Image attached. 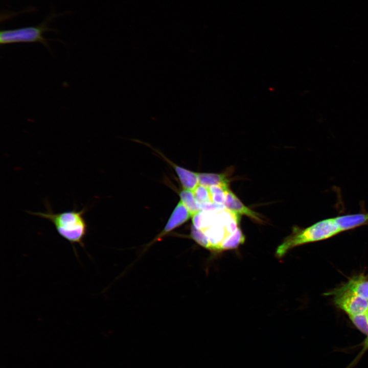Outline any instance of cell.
Returning <instances> with one entry per match:
<instances>
[{
	"mask_svg": "<svg viewBox=\"0 0 368 368\" xmlns=\"http://www.w3.org/2000/svg\"><path fill=\"white\" fill-rule=\"evenodd\" d=\"M180 201L187 208L192 216L200 211L192 191L183 189L180 193Z\"/></svg>",
	"mask_w": 368,
	"mask_h": 368,
	"instance_id": "12",
	"label": "cell"
},
{
	"mask_svg": "<svg viewBox=\"0 0 368 368\" xmlns=\"http://www.w3.org/2000/svg\"><path fill=\"white\" fill-rule=\"evenodd\" d=\"M209 188L212 202L224 204L226 200L227 191L229 189V186L215 185L211 186Z\"/></svg>",
	"mask_w": 368,
	"mask_h": 368,
	"instance_id": "13",
	"label": "cell"
},
{
	"mask_svg": "<svg viewBox=\"0 0 368 368\" xmlns=\"http://www.w3.org/2000/svg\"><path fill=\"white\" fill-rule=\"evenodd\" d=\"M240 220L239 214L226 208L213 211L202 230L192 225L191 235L197 243L210 250L235 249L243 244L245 239L239 226Z\"/></svg>",
	"mask_w": 368,
	"mask_h": 368,
	"instance_id": "1",
	"label": "cell"
},
{
	"mask_svg": "<svg viewBox=\"0 0 368 368\" xmlns=\"http://www.w3.org/2000/svg\"><path fill=\"white\" fill-rule=\"evenodd\" d=\"M191 216H192L188 210L180 201L171 214L163 231L157 236V238L159 239L163 236L181 225L186 222Z\"/></svg>",
	"mask_w": 368,
	"mask_h": 368,
	"instance_id": "7",
	"label": "cell"
},
{
	"mask_svg": "<svg viewBox=\"0 0 368 368\" xmlns=\"http://www.w3.org/2000/svg\"><path fill=\"white\" fill-rule=\"evenodd\" d=\"M340 233L335 217L320 220L305 228L294 226L290 235L277 248L275 255L281 258L294 247L326 240Z\"/></svg>",
	"mask_w": 368,
	"mask_h": 368,
	"instance_id": "3",
	"label": "cell"
},
{
	"mask_svg": "<svg viewBox=\"0 0 368 368\" xmlns=\"http://www.w3.org/2000/svg\"><path fill=\"white\" fill-rule=\"evenodd\" d=\"M193 192L198 204L212 202L210 191L208 187L198 185Z\"/></svg>",
	"mask_w": 368,
	"mask_h": 368,
	"instance_id": "14",
	"label": "cell"
},
{
	"mask_svg": "<svg viewBox=\"0 0 368 368\" xmlns=\"http://www.w3.org/2000/svg\"><path fill=\"white\" fill-rule=\"evenodd\" d=\"M335 219L341 233L368 224V212L339 216Z\"/></svg>",
	"mask_w": 368,
	"mask_h": 368,
	"instance_id": "8",
	"label": "cell"
},
{
	"mask_svg": "<svg viewBox=\"0 0 368 368\" xmlns=\"http://www.w3.org/2000/svg\"><path fill=\"white\" fill-rule=\"evenodd\" d=\"M58 15L52 13L43 22L36 26L2 30L0 32V43L3 45L18 43L39 42L52 53L49 41L57 40L46 38L43 34L47 32H58L57 30L49 27L50 22Z\"/></svg>",
	"mask_w": 368,
	"mask_h": 368,
	"instance_id": "4",
	"label": "cell"
},
{
	"mask_svg": "<svg viewBox=\"0 0 368 368\" xmlns=\"http://www.w3.org/2000/svg\"><path fill=\"white\" fill-rule=\"evenodd\" d=\"M198 185L206 187L221 185L229 186V180L225 173H198Z\"/></svg>",
	"mask_w": 368,
	"mask_h": 368,
	"instance_id": "11",
	"label": "cell"
},
{
	"mask_svg": "<svg viewBox=\"0 0 368 368\" xmlns=\"http://www.w3.org/2000/svg\"><path fill=\"white\" fill-rule=\"evenodd\" d=\"M334 295L336 305L349 316L365 313L368 310V301L354 293L338 289Z\"/></svg>",
	"mask_w": 368,
	"mask_h": 368,
	"instance_id": "5",
	"label": "cell"
},
{
	"mask_svg": "<svg viewBox=\"0 0 368 368\" xmlns=\"http://www.w3.org/2000/svg\"><path fill=\"white\" fill-rule=\"evenodd\" d=\"M339 289L351 291L368 301V279L364 277L353 278Z\"/></svg>",
	"mask_w": 368,
	"mask_h": 368,
	"instance_id": "10",
	"label": "cell"
},
{
	"mask_svg": "<svg viewBox=\"0 0 368 368\" xmlns=\"http://www.w3.org/2000/svg\"><path fill=\"white\" fill-rule=\"evenodd\" d=\"M225 208L239 215H244L259 223L264 220L260 215L245 206L234 193L229 189L226 192V200L224 204Z\"/></svg>",
	"mask_w": 368,
	"mask_h": 368,
	"instance_id": "6",
	"label": "cell"
},
{
	"mask_svg": "<svg viewBox=\"0 0 368 368\" xmlns=\"http://www.w3.org/2000/svg\"><path fill=\"white\" fill-rule=\"evenodd\" d=\"M368 348V335H367V337L365 339V340L364 341V349H367Z\"/></svg>",
	"mask_w": 368,
	"mask_h": 368,
	"instance_id": "16",
	"label": "cell"
},
{
	"mask_svg": "<svg viewBox=\"0 0 368 368\" xmlns=\"http://www.w3.org/2000/svg\"><path fill=\"white\" fill-rule=\"evenodd\" d=\"M353 324L363 333L368 335V320L366 314L349 316Z\"/></svg>",
	"mask_w": 368,
	"mask_h": 368,
	"instance_id": "15",
	"label": "cell"
},
{
	"mask_svg": "<svg viewBox=\"0 0 368 368\" xmlns=\"http://www.w3.org/2000/svg\"><path fill=\"white\" fill-rule=\"evenodd\" d=\"M366 316H367V320H368V310H367V312H366Z\"/></svg>",
	"mask_w": 368,
	"mask_h": 368,
	"instance_id": "17",
	"label": "cell"
},
{
	"mask_svg": "<svg viewBox=\"0 0 368 368\" xmlns=\"http://www.w3.org/2000/svg\"><path fill=\"white\" fill-rule=\"evenodd\" d=\"M184 189L193 191L198 185V173H196L174 163L171 164Z\"/></svg>",
	"mask_w": 368,
	"mask_h": 368,
	"instance_id": "9",
	"label": "cell"
},
{
	"mask_svg": "<svg viewBox=\"0 0 368 368\" xmlns=\"http://www.w3.org/2000/svg\"><path fill=\"white\" fill-rule=\"evenodd\" d=\"M45 212L28 213L51 222L58 234L71 243L76 255V244L84 249V239L88 233V225L84 218V214L87 208L84 207L81 210H78L75 208L71 210L55 213L48 202L45 203Z\"/></svg>",
	"mask_w": 368,
	"mask_h": 368,
	"instance_id": "2",
	"label": "cell"
}]
</instances>
